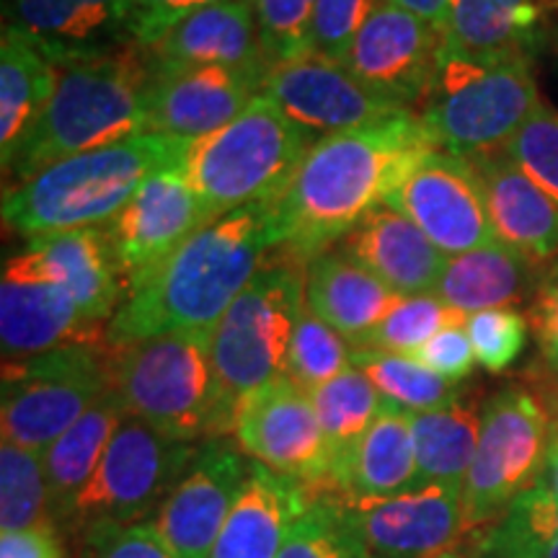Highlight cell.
<instances>
[{
	"label": "cell",
	"mask_w": 558,
	"mask_h": 558,
	"mask_svg": "<svg viewBox=\"0 0 558 558\" xmlns=\"http://www.w3.org/2000/svg\"><path fill=\"white\" fill-rule=\"evenodd\" d=\"M437 145L418 114L316 140L275 202L277 251L308 267L386 205L388 194Z\"/></svg>",
	"instance_id": "obj_1"
},
{
	"label": "cell",
	"mask_w": 558,
	"mask_h": 558,
	"mask_svg": "<svg viewBox=\"0 0 558 558\" xmlns=\"http://www.w3.org/2000/svg\"><path fill=\"white\" fill-rule=\"evenodd\" d=\"M277 248L275 205H248L207 222L124 300L107 326V344L114 349L166 333H213Z\"/></svg>",
	"instance_id": "obj_2"
},
{
	"label": "cell",
	"mask_w": 558,
	"mask_h": 558,
	"mask_svg": "<svg viewBox=\"0 0 558 558\" xmlns=\"http://www.w3.org/2000/svg\"><path fill=\"white\" fill-rule=\"evenodd\" d=\"M190 143L143 135L60 160L37 177L5 186L3 222L26 241L104 228L128 207L150 177L177 169Z\"/></svg>",
	"instance_id": "obj_3"
},
{
	"label": "cell",
	"mask_w": 558,
	"mask_h": 558,
	"mask_svg": "<svg viewBox=\"0 0 558 558\" xmlns=\"http://www.w3.org/2000/svg\"><path fill=\"white\" fill-rule=\"evenodd\" d=\"M148 83L150 58L137 45L62 65L50 107L5 179L21 184L60 160L148 132Z\"/></svg>",
	"instance_id": "obj_4"
},
{
	"label": "cell",
	"mask_w": 558,
	"mask_h": 558,
	"mask_svg": "<svg viewBox=\"0 0 558 558\" xmlns=\"http://www.w3.org/2000/svg\"><path fill=\"white\" fill-rule=\"evenodd\" d=\"M114 390L128 414L179 442H207L235 429L239 403L213 362V333L184 331L111 349Z\"/></svg>",
	"instance_id": "obj_5"
},
{
	"label": "cell",
	"mask_w": 558,
	"mask_h": 558,
	"mask_svg": "<svg viewBox=\"0 0 558 558\" xmlns=\"http://www.w3.org/2000/svg\"><path fill=\"white\" fill-rule=\"evenodd\" d=\"M313 143L262 94L226 128L190 143L181 171L213 218H222L248 205H275Z\"/></svg>",
	"instance_id": "obj_6"
},
{
	"label": "cell",
	"mask_w": 558,
	"mask_h": 558,
	"mask_svg": "<svg viewBox=\"0 0 558 558\" xmlns=\"http://www.w3.org/2000/svg\"><path fill=\"white\" fill-rule=\"evenodd\" d=\"M541 101L527 54L478 58L442 45L418 120L439 150L471 158L505 148Z\"/></svg>",
	"instance_id": "obj_7"
},
{
	"label": "cell",
	"mask_w": 558,
	"mask_h": 558,
	"mask_svg": "<svg viewBox=\"0 0 558 558\" xmlns=\"http://www.w3.org/2000/svg\"><path fill=\"white\" fill-rule=\"evenodd\" d=\"M114 388L109 344H73L3 362V442L45 456Z\"/></svg>",
	"instance_id": "obj_8"
},
{
	"label": "cell",
	"mask_w": 558,
	"mask_h": 558,
	"mask_svg": "<svg viewBox=\"0 0 558 558\" xmlns=\"http://www.w3.org/2000/svg\"><path fill=\"white\" fill-rule=\"evenodd\" d=\"M303 303L305 267L271 251L213 331L215 369L235 403L284 375Z\"/></svg>",
	"instance_id": "obj_9"
},
{
	"label": "cell",
	"mask_w": 558,
	"mask_h": 558,
	"mask_svg": "<svg viewBox=\"0 0 558 558\" xmlns=\"http://www.w3.org/2000/svg\"><path fill=\"white\" fill-rule=\"evenodd\" d=\"M554 435V418L533 390L509 386L484 403L476 458L463 484V533L488 530L538 486Z\"/></svg>",
	"instance_id": "obj_10"
},
{
	"label": "cell",
	"mask_w": 558,
	"mask_h": 558,
	"mask_svg": "<svg viewBox=\"0 0 558 558\" xmlns=\"http://www.w3.org/2000/svg\"><path fill=\"white\" fill-rule=\"evenodd\" d=\"M197 445L160 435L150 424L128 416L111 437L101 465L83 488L65 533L81 535L94 525L150 522L190 471Z\"/></svg>",
	"instance_id": "obj_11"
},
{
	"label": "cell",
	"mask_w": 558,
	"mask_h": 558,
	"mask_svg": "<svg viewBox=\"0 0 558 558\" xmlns=\"http://www.w3.org/2000/svg\"><path fill=\"white\" fill-rule=\"evenodd\" d=\"M73 344H107L81 303L34 241L5 259L0 277V347L5 360L34 357Z\"/></svg>",
	"instance_id": "obj_12"
},
{
	"label": "cell",
	"mask_w": 558,
	"mask_h": 558,
	"mask_svg": "<svg viewBox=\"0 0 558 558\" xmlns=\"http://www.w3.org/2000/svg\"><path fill=\"white\" fill-rule=\"evenodd\" d=\"M235 442L251 460L303 484L311 494H329L331 458L311 390L288 375L251 390L235 411Z\"/></svg>",
	"instance_id": "obj_13"
},
{
	"label": "cell",
	"mask_w": 558,
	"mask_h": 558,
	"mask_svg": "<svg viewBox=\"0 0 558 558\" xmlns=\"http://www.w3.org/2000/svg\"><path fill=\"white\" fill-rule=\"evenodd\" d=\"M386 205L407 215L448 259L501 241L476 169L456 153H427L388 194Z\"/></svg>",
	"instance_id": "obj_14"
},
{
	"label": "cell",
	"mask_w": 558,
	"mask_h": 558,
	"mask_svg": "<svg viewBox=\"0 0 558 558\" xmlns=\"http://www.w3.org/2000/svg\"><path fill=\"white\" fill-rule=\"evenodd\" d=\"M213 220L218 218H213L181 166L145 181L128 207L104 226L120 267L124 300L143 288L199 228Z\"/></svg>",
	"instance_id": "obj_15"
},
{
	"label": "cell",
	"mask_w": 558,
	"mask_h": 558,
	"mask_svg": "<svg viewBox=\"0 0 558 558\" xmlns=\"http://www.w3.org/2000/svg\"><path fill=\"white\" fill-rule=\"evenodd\" d=\"M264 96L316 140L367 128L390 117L416 114L367 88L344 62L313 50L275 62L264 81Z\"/></svg>",
	"instance_id": "obj_16"
},
{
	"label": "cell",
	"mask_w": 558,
	"mask_h": 558,
	"mask_svg": "<svg viewBox=\"0 0 558 558\" xmlns=\"http://www.w3.org/2000/svg\"><path fill=\"white\" fill-rule=\"evenodd\" d=\"M442 41L445 34L435 24L378 0L344 65L375 94L418 114L437 73Z\"/></svg>",
	"instance_id": "obj_17"
},
{
	"label": "cell",
	"mask_w": 558,
	"mask_h": 558,
	"mask_svg": "<svg viewBox=\"0 0 558 558\" xmlns=\"http://www.w3.org/2000/svg\"><path fill=\"white\" fill-rule=\"evenodd\" d=\"M251 460L228 437L199 445L190 471L150 522L177 558H209L239 499Z\"/></svg>",
	"instance_id": "obj_18"
},
{
	"label": "cell",
	"mask_w": 558,
	"mask_h": 558,
	"mask_svg": "<svg viewBox=\"0 0 558 558\" xmlns=\"http://www.w3.org/2000/svg\"><path fill=\"white\" fill-rule=\"evenodd\" d=\"M267 75L220 65H158L150 60L148 132L194 143L233 122Z\"/></svg>",
	"instance_id": "obj_19"
},
{
	"label": "cell",
	"mask_w": 558,
	"mask_h": 558,
	"mask_svg": "<svg viewBox=\"0 0 558 558\" xmlns=\"http://www.w3.org/2000/svg\"><path fill=\"white\" fill-rule=\"evenodd\" d=\"M344 501L360 522L369 558H432L463 535L460 486L429 484L393 497Z\"/></svg>",
	"instance_id": "obj_20"
},
{
	"label": "cell",
	"mask_w": 558,
	"mask_h": 558,
	"mask_svg": "<svg viewBox=\"0 0 558 558\" xmlns=\"http://www.w3.org/2000/svg\"><path fill=\"white\" fill-rule=\"evenodd\" d=\"M58 65L132 45V0H11V21Z\"/></svg>",
	"instance_id": "obj_21"
},
{
	"label": "cell",
	"mask_w": 558,
	"mask_h": 558,
	"mask_svg": "<svg viewBox=\"0 0 558 558\" xmlns=\"http://www.w3.org/2000/svg\"><path fill=\"white\" fill-rule=\"evenodd\" d=\"M145 52L158 65H220L259 75L271 68L251 0H226L194 11L171 24Z\"/></svg>",
	"instance_id": "obj_22"
},
{
	"label": "cell",
	"mask_w": 558,
	"mask_h": 558,
	"mask_svg": "<svg viewBox=\"0 0 558 558\" xmlns=\"http://www.w3.org/2000/svg\"><path fill=\"white\" fill-rule=\"evenodd\" d=\"M484 186L497 235L533 262L558 259V202L543 192L505 148L469 158Z\"/></svg>",
	"instance_id": "obj_23"
},
{
	"label": "cell",
	"mask_w": 558,
	"mask_h": 558,
	"mask_svg": "<svg viewBox=\"0 0 558 558\" xmlns=\"http://www.w3.org/2000/svg\"><path fill=\"white\" fill-rule=\"evenodd\" d=\"M341 251L403 298L435 292L448 264V256L390 205L369 213L344 235Z\"/></svg>",
	"instance_id": "obj_24"
},
{
	"label": "cell",
	"mask_w": 558,
	"mask_h": 558,
	"mask_svg": "<svg viewBox=\"0 0 558 558\" xmlns=\"http://www.w3.org/2000/svg\"><path fill=\"white\" fill-rule=\"evenodd\" d=\"M313 497L316 494L298 481L251 460L248 476L209 558H277L290 527Z\"/></svg>",
	"instance_id": "obj_25"
},
{
	"label": "cell",
	"mask_w": 558,
	"mask_h": 558,
	"mask_svg": "<svg viewBox=\"0 0 558 558\" xmlns=\"http://www.w3.org/2000/svg\"><path fill=\"white\" fill-rule=\"evenodd\" d=\"M401 298L341 248L324 251L305 267V303L352 347L378 329Z\"/></svg>",
	"instance_id": "obj_26"
},
{
	"label": "cell",
	"mask_w": 558,
	"mask_h": 558,
	"mask_svg": "<svg viewBox=\"0 0 558 558\" xmlns=\"http://www.w3.org/2000/svg\"><path fill=\"white\" fill-rule=\"evenodd\" d=\"M60 65L19 26L5 24L0 39V158L3 173L50 107Z\"/></svg>",
	"instance_id": "obj_27"
},
{
	"label": "cell",
	"mask_w": 558,
	"mask_h": 558,
	"mask_svg": "<svg viewBox=\"0 0 558 558\" xmlns=\"http://www.w3.org/2000/svg\"><path fill=\"white\" fill-rule=\"evenodd\" d=\"M541 277L538 262L509 243L497 241L469 254L450 256L435 295L463 316H473L481 311L512 308L533 300Z\"/></svg>",
	"instance_id": "obj_28"
},
{
	"label": "cell",
	"mask_w": 558,
	"mask_h": 558,
	"mask_svg": "<svg viewBox=\"0 0 558 558\" xmlns=\"http://www.w3.org/2000/svg\"><path fill=\"white\" fill-rule=\"evenodd\" d=\"M128 416L122 396L111 388L45 452L52 520L58 522L60 530H65L75 501L88 486V481L94 478L111 437L117 435V429Z\"/></svg>",
	"instance_id": "obj_29"
},
{
	"label": "cell",
	"mask_w": 558,
	"mask_h": 558,
	"mask_svg": "<svg viewBox=\"0 0 558 558\" xmlns=\"http://www.w3.org/2000/svg\"><path fill=\"white\" fill-rule=\"evenodd\" d=\"M414 486L416 448L411 414L386 401V409L352 452L341 499L393 497Z\"/></svg>",
	"instance_id": "obj_30"
},
{
	"label": "cell",
	"mask_w": 558,
	"mask_h": 558,
	"mask_svg": "<svg viewBox=\"0 0 558 558\" xmlns=\"http://www.w3.org/2000/svg\"><path fill=\"white\" fill-rule=\"evenodd\" d=\"M541 13L538 0H450L442 45L478 58L527 54Z\"/></svg>",
	"instance_id": "obj_31"
},
{
	"label": "cell",
	"mask_w": 558,
	"mask_h": 558,
	"mask_svg": "<svg viewBox=\"0 0 558 558\" xmlns=\"http://www.w3.org/2000/svg\"><path fill=\"white\" fill-rule=\"evenodd\" d=\"M313 407H316L320 429L331 458V497L344 494V478L349 460L365 432L373 427L375 418L386 409V399L373 380L360 367H349L347 373L311 390Z\"/></svg>",
	"instance_id": "obj_32"
},
{
	"label": "cell",
	"mask_w": 558,
	"mask_h": 558,
	"mask_svg": "<svg viewBox=\"0 0 558 558\" xmlns=\"http://www.w3.org/2000/svg\"><path fill=\"white\" fill-rule=\"evenodd\" d=\"M416 448V486L463 488L478 448L481 414L460 399L450 407L411 414Z\"/></svg>",
	"instance_id": "obj_33"
},
{
	"label": "cell",
	"mask_w": 558,
	"mask_h": 558,
	"mask_svg": "<svg viewBox=\"0 0 558 558\" xmlns=\"http://www.w3.org/2000/svg\"><path fill=\"white\" fill-rule=\"evenodd\" d=\"M486 558H558V497L533 486L478 538Z\"/></svg>",
	"instance_id": "obj_34"
},
{
	"label": "cell",
	"mask_w": 558,
	"mask_h": 558,
	"mask_svg": "<svg viewBox=\"0 0 558 558\" xmlns=\"http://www.w3.org/2000/svg\"><path fill=\"white\" fill-rule=\"evenodd\" d=\"M352 365L373 380L380 396L390 407H399L409 414L450 407L460 399L456 383L439 378L429 367L411 354L378 352V349H357L352 352Z\"/></svg>",
	"instance_id": "obj_35"
},
{
	"label": "cell",
	"mask_w": 558,
	"mask_h": 558,
	"mask_svg": "<svg viewBox=\"0 0 558 558\" xmlns=\"http://www.w3.org/2000/svg\"><path fill=\"white\" fill-rule=\"evenodd\" d=\"M277 558H369V548L352 507L318 494L290 527Z\"/></svg>",
	"instance_id": "obj_36"
},
{
	"label": "cell",
	"mask_w": 558,
	"mask_h": 558,
	"mask_svg": "<svg viewBox=\"0 0 558 558\" xmlns=\"http://www.w3.org/2000/svg\"><path fill=\"white\" fill-rule=\"evenodd\" d=\"M52 520L45 456L13 442L0 445V533L47 525Z\"/></svg>",
	"instance_id": "obj_37"
},
{
	"label": "cell",
	"mask_w": 558,
	"mask_h": 558,
	"mask_svg": "<svg viewBox=\"0 0 558 558\" xmlns=\"http://www.w3.org/2000/svg\"><path fill=\"white\" fill-rule=\"evenodd\" d=\"M469 316L450 308L435 292L424 295H407L399 300L388 318L375 329L357 349H378L393 354H416L432 337H437L450 326H463Z\"/></svg>",
	"instance_id": "obj_38"
},
{
	"label": "cell",
	"mask_w": 558,
	"mask_h": 558,
	"mask_svg": "<svg viewBox=\"0 0 558 558\" xmlns=\"http://www.w3.org/2000/svg\"><path fill=\"white\" fill-rule=\"evenodd\" d=\"M352 352L354 347L339 331H333L326 320H320L308 308V303H303L295 333H292L284 375L295 380L300 388L313 390L347 373L352 367Z\"/></svg>",
	"instance_id": "obj_39"
},
{
	"label": "cell",
	"mask_w": 558,
	"mask_h": 558,
	"mask_svg": "<svg viewBox=\"0 0 558 558\" xmlns=\"http://www.w3.org/2000/svg\"><path fill=\"white\" fill-rule=\"evenodd\" d=\"M505 153L558 202V111L541 101L505 145Z\"/></svg>",
	"instance_id": "obj_40"
},
{
	"label": "cell",
	"mask_w": 558,
	"mask_h": 558,
	"mask_svg": "<svg viewBox=\"0 0 558 558\" xmlns=\"http://www.w3.org/2000/svg\"><path fill=\"white\" fill-rule=\"evenodd\" d=\"M267 60L298 58L311 50V24L316 0H251Z\"/></svg>",
	"instance_id": "obj_41"
},
{
	"label": "cell",
	"mask_w": 558,
	"mask_h": 558,
	"mask_svg": "<svg viewBox=\"0 0 558 558\" xmlns=\"http://www.w3.org/2000/svg\"><path fill=\"white\" fill-rule=\"evenodd\" d=\"M527 318L512 308L473 313L465 320L476 362L488 373H505L520 357L527 341Z\"/></svg>",
	"instance_id": "obj_42"
},
{
	"label": "cell",
	"mask_w": 558,
	"mask_h": 558,
	"mask_svg": "<svg viewBox=\"0 0 558 558\" xmlns=\"http://www.w3.org/2000/svg\"><path fill=\"white\" fill-rule=\"evenodd\" d=\"M378 0H316L311 24V50L344 62L354 39Z\"/></svg>",
	"instance_id": "obj_43"
},
{
	"label": "cell",
	"mask_w": 558,
	"mask_h": 558,
	"mask_svg": "<svg viewBox=\"0 0 558 558\" xmlns=\"http://www.w3.org/2000/svg\"><path fill=\"white\" fill-rule=\"evenodd\" d=\"M78 558H177L153 522L94 525L81 533Z\"/></svg>",
	"instance_id": "obj_44"
},
{
	"label": "cell",
	"mask_w": 558,
	"mask_h": 558,
	"mask_svg": "<svg viewBox=\"0 0 558 558\" xmlns=\"http://www.w3.org/2000/svg\"><path fill=\"white\" fill-rule=\"evenodd\" d=\"M411 357L450 383L469 378L473 365H476V352H473L465 324L442 329L437 337H432L427 344L418 349L416 354H411Z\"/></svg>",
	"instance_id": "obj_45"
},
{
	"label": "cell",
	"mask_w": 558,
	"mask_h": 558,
	"mask_svg": "<svg viewBox=\"0 0 558 558\" xmlns=\"http://www.w3.org/2000/svg\"><path fill=\"white\" fill-rule=\"evenodd\" d=\"M215 3L226 0H132V45L145 50L179 19Z\"/></svg>",
	"instance_id": "obj_46"
},
{
	"label": "cell",
	"mask_w": 558,
	"mask_h": 558,
	"mask_svg": "<svg viewBox=\"0 0 558 558\" xmlns=\"http://www.w3.org/2000/svg\"><path fill=\"white\" fill-rule=\"evenodd\" d=\"M527 324L538 341L541 357L558 373V259L541 277L538 290L530 300Z\"/></svg>",
	"instance_id": "obj_47"
},
{
	"label": "cell",
	"mask_w": 558,
	"mask_h": 558,
	"mask_svg": "<svg viewBox=\"0 0 558 558\" xmlns=\"http://www.w3.org/2000/svg\"><path fill=\"white\" fill-rule=\"evenodd\" d=\"M0 558H68L58 522L0 533Z\"/></svg>",
	"instance_id": "obj_48"
},
{
	"label": "cell",
	"mask_w": 558,
	"mask_h": 558,
	"mask_svg": "<svg viewBox=\"0 0 558 558\" xmlns=\"http://www.w3.org/2000/svg\"><path fill=\"white\" fill-rule=\"evenodd\" d=\"M388 3L399 5V9L414 13V16L429 21L437 29H445V19H448L450 0H388Z\"/></svg>",
	"instance_id": "obj_49"
},
{
	"label": "cell",
	"mask_w": 558,
	"mask_h": 558,
	"mask_svg": "<svg viewBox=\"0 0 558 558\" xmlns=\"http://www.w3.org/2000/svg\"><path fill=\"white\" fill-rule=\"evenodd\" d=\"M538 486H543L546 492L558 497V432L554 435V439H550V448H548L546 463H543Z\"/></svg>",
	"instance_id": "obj_50"
},
{
	"label": "cell",
	"mask_w": 558,
	"mask_h": 558,
	"mask_svg": "<svg viewBox=\"0 0 558 558\" xmlns=\"http://www.w3.org/2000/svg\"><path fill=\"white\" fill-rule=\"evenodd\" d=\"M538 3L543 5V11H548V9H558V0H538Z\"/></svg>",
	"instance_id": "obj_51"
},
{
	"label": "cell",
	"mask_w": 558,
	"mask_h": 558,
	"mask_svg": "<svg viewBox=\"0 0 558 558\" xmlns=\"http://www.w3.org/2000/svg\"><path fill=\"white\" fill-rule=\"evenodd\" d=\"M432 558H465V556L456 554V550H445V554H439V556H432Z\"/></svg>",
	"instance_id": "obj_52"
},
{
	"label": "cell",
	"mask_w": 558,
	"mask_h": 558,
	"mask_svg": "<svg viewBox=\"0 0 558 558\" xmlns=\"http://www.w3.org/2000/svg\"><path fill=\"white\" fill-rule=\"evenodd\" d=\"M481 558H486V556H481Z\"/></svg>",
	"instance_id": "obj_53"
}]
</instances>
